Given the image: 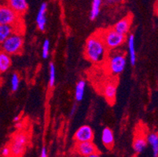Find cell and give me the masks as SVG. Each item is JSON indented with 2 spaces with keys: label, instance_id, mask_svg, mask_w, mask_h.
Returning <instances> with one entry per match:
<instances>
[{
  "label": "cell",
  "instance_id": "cell-14",
  "mask_svg": "<svg viewBox=\"0 0 158 157\" xmlns=\"http://www.w3.org/2000/svg\"><path fill=\"white\" fill-rule=\"evenodd\" d=\"M101 138L102 144L108 149H111L114 145V134L110 128L106 127L102 130Z\"/></svg>",
  "mask_w": 158,
  "mask_h": 157
},
{
  "label": "cell",
  "instance_id": "cell-11",
  "mask_svg": "<svg viewBox=\"0 0 158 157\" xmlns=\"http://www.w3.org/2000/svg\"><path fill=\"white\" fill-rule=\"evenodd\" d=\"M132 22V17L131 16H127V17H123L121 20L115 24L113 26V29L116 31L117 32L120 33L122 35H127V33L129 32L131 28V25Z\"/></svg>",
  "mask_w": 158,
  "mask_h": 157
},
{
  "label": "cell",
  "instance_id": "cell-15",
  "mask_svg": "<svg viewBox=\"0 0 158 157\" xmlns=\"http://www.w3.org/2000/svg\"><path fill=\"white\" fill-rule=\"evenodd\" d=\"M12 59L10 55L5 53L4 51H0V73L6 72L11 67Z\"/></svg>",
  "mask_w": 158,
  "mask_h": 157
},
{
  "label": "cell",
  "instance_id": "cell-4",
  "mask_svg": "<svg viewBox=\"0 0 158 157\" xmlns=\"http://www.w3.org/2000/svg\"><path fill=\"white\" fill-rule=\"evenodd\" d=\"M127 66V58L122 51H114L107 60V68L109 72L113 76H119L124 71Z\"/></svg>",
  "mask_w": 158,
  "mask_h": 157
},
{
  "label": "cell",
  "instance_id": "cell-9",
  "mask_svg": "<svg viewBox=\"0 0 158 157\" xmlns=\"http://www.w3.org/2000/svg\"><path fill=\"white\" fill-rule=\"evenodd\" d=\"M116 90H117V86L114 82H108L103 86V95L106 101L111 105H113L116 100Z\"/></svg>",
  "mask_w": 158,
  "mask_h": 157
},
{
  "label": "cell",
  "instance_id": "cell-28",
  "mask_svg": "<svg viewBox=\"0 0 158 157\" xmlns=\"http://www.w3.org/2000/svg\"><path fill=\"white\" fill-rule=\"evenodd\" d=\"M122 1V0H106V2L108 3H110V4H113V3H116V2H119Z\"/></svg>",
  "mask_w": 158,
  "mask_h": 157
},
{
  "label": "cell",
  "instance_id": "cell-18",
  "mask_svg": "<svg viewBox=\"0 0 158 157\" xmlns=\"http://www.w3.org/2000/svg\"><path fill=\"white\" fill-rule=\"evenodd\" d=\"M147 144L151 147L153 157H158V134L156 133H150L146 137Z\"/></svg>",
  "mask_w": 158,
  "mask_h": 157
},
{
  "label": "cell",
  "instance_id": "cell-21",
  "mask_svg": "<svg viewBox=\"0 0 158 157\" xmlns=\"http://www.w3.org/2000/svg\"><path fill=\"white\" fill-rule=\"evenodd\" d=\"M56 81V68L53 62L49 64V86L53 88L55 85Z\"/></svg>",
  "mask_w": 158,
  "mask_h": 157
},
{
  "label": "cell",
  "instance_id": "cell-20",
  "mask_svg": "<svg viewBox=\"0 0 158 157\" xmlns=\"http://www.w3.org/2000/svg\"><path fill=\"white\" fill-rule=\"evenodd\" d=\"M102 3V0H93L91 10L90 12V19L91 21H94L99 16L101 11V6Z\"/></svg>",
  "mask_w": 158,
  "mask_h": 157
},
{
  "label": "cell",
  "instance_id": "cell-30",
  "mask_svg": "<svg viewBox=\"0 0 158 157\" xmlns=\"http://www.w3.org/2000/svg\"><path fill=\"white\" fill-rule=\"evenodd\" d=\"M70 157H82V156H80V155H78L77 153H76V154H73V155H72Z\"/></svg>",
  "mask_w": 158,
  "mask_h": 157
},
{
  "label": "cell",
  "instance_id": "cell-17",
  "mask_svg": "<svg viewBox=\"0 0 158 157\" xmlns=\"http://www.w3.org/2000/svg\"><path fill=\"white\" fill-rule=\"evenodd\" d=\"M16 27L8 24H0V45L15 31H19Z\"/></svg>",
  "mask_w": 158,
  "mask_h": 157
},
{
  "label": "cell",
  "instance_id": "cell-23",
  "mask_svg": "<svg viewBox=\"0 0 158 157\" xmlns=\"http://www.w3.org/2000/svg\"><path fill=\"white\" fill-rule=\"evenodd\" d=\"M50 48H51V43L48 39H46L43 43L42 47V57L44 59H47L50 55Z\"/></svg>",
  "mask_w": 158,
  "mask_h": 157
},
{
  "label": "cell",
  "instance_id": "cell-24",
  "mask_svg": "<svg viewBox=\"0 0 158 157\" xmlns=\"http://www.w3.org/2000/svg\"><path fill=\"white\" fill-rule=\"evenodd\" d=\"M1 155L3 157H9L10 156V146H5L1 151Z\"/></svg>",
  "mask_w": 158,
  "mask_h": 157
},
{
  "label": "cell",
  "instance_id": "cell-10",
  "mask_svg": "<svg viewBox=\"0 0 158 157\" xmlns=\"http://www.w3.org/2000/svg\"><path fill=\"white\" fill-rule=\"evenodd\" d=\"M47 2H43L39 9L38 14H37L36 18H35V22H36L37 27L39 30L41 31H44L46 30V25H47Z\"/></svg>",
  "mask_w": 158,
  "mask_h": 157
},
{
  "label": "cell",
  "instance_id": "cell-13",
  "mask_svg": "<svg viewBox=\"0 0 158 157\" xmlns=\"http://www.w3.org/2000/svg\"><path fill=\"white\" fill-rule=\"evenodd\" d=\"M132 147L136 153H142L147 147V140L143 134H137L135 136Z\"/></svg>",
  "mask_w": 158,
  "mask_h": 157
},
{
  "label": "cell",
  "instance_id": "cell-26",
  "mask_svg": "<svg viewBox=\"0 0 158 157\" xmlns=\"http://www.w3.org/2000/svg\"><path fill=\"white\" fill-rule=\"evenodd\" d=\"M77 109V104H74V105H73V107H72L71 112H70V116H73V115L75 114V112H76Z\"/></svg>",
  "mask_w": 158,
  "mask_h": 157
},
{
  "label": "cell",
  "instance_id": "cell-6",
  "mask_svg": "<svg viewBox=\"0 0 158 157\" xmlns=\"http://www.w3.org/2000/svg\"><path fill=\"white\" fill-rule=\"evenodd\" d=\"M20 15L14 11L9 6L0 5V24H8L18 27L20 22Z\"/></svg>",
  "mask_w": 158,
  "mask_h": 157
},
{
  "label": "cell",
  "instance_id": "cell-22",
  "mask_svg": "<svg viewBox=\"0 0 158 157\" xmlns=\"http://www.w3.org/2000/svg\"><path fill=\"white\" fill-rule=\"evenodd\" d=\"M20 81H21V78L18 72L13 73L10 78V89L12 92L18 91L20 86Z\"/></svg>",
  "mask_w": 158,
  "mask_h": 157
},
{
  "label": "cell",
  "instance_id": "cell-16",
  "mask_svg": "<svg viewBox=\"0 0 158 157\" xmlns=\"http://www.w3.org/2000/svg\"><path fill=\"white\" fill-rule=\"evenodd\" d=\"M127 48H128L129 58H130V63L132 66L136 64V50L135 45V36L134 35L131 34L127 38Z\"/></svg>",
  "mask_w": 158,
  "mask_h": 157
},
{
  "label": "cell",
  "instance_id": "cell-25",
  "mask_svg": "<svg viewBox=\"0 0 158 157\" xmlns=\"http://www.w3.org/2000/svg\"><path fill=\"white\" fill-rule=\"evenodd\" d=\"M40 157H48L47 156V148L44 146L41 149V153H40Z\"/></svg>",
  "mask_w": 158,
  "mask_h": 157
},
{
  "label": "cell",
  "instance_id": "cell-2",
  "mask_svg": "<svg viewBox=\"0 0 158 157\" xmlns=\"http://www.w3.org/2000/svg\"><path fill=\"white\" fill-rule=\"evenodd\" d=\"M98 31L108 50H116L123 45L127 39L125 35L117 32L113 28Z\"/></svg>",
  "mask_w": 158,
  "mask_h": 157
},
{
  "label": "cell",
  "instance_id": "cell-19",
  "mask_svg": "<svg viewBox=\"0 0 158 157\" xmlns=\"http://www.w3.org/2000/svg\"><path fill=\"white\" fill-rule=\"evenodd\" d=\"M86 81L84 80H80L77 82L76 89H75V98L77 101H81L84 97V93H85L86 89Z\"/></svg>",
  "mask_w": 158,
  "mask_h": 157
},
{
  "label": "cell",
  "instance_id": "cell-5",
  "mask_svg": "<svg viewBox=\"0 0 158 157\" xmlns=\"http://www.w3.org/2000/svg\"><path fill=\"white\" fill-rule=\"evenodd\" d=\"M28 143V136L25 132L19 131L13 137L10 145V155L12 157H22L27 145Z\"/></svg>",
  "mask_w": 158,
  "mask_h": 157
},
{
  "label": "cell",
  "instance_id": "cell-1",
  "mask_svg": "<svg viewBox=\"0 0 158 157\" xmlns=\"http://www.w3.org/2000/svg\"><path fill=\"white\" fill-rule=\"evenodd\" d=\"M107 48L105 46L99 31L91 35L87 39L84 47L86 58L94 64H99L106 59Z\"/></svg>",
  "mask_w": 158,
  "mask_h": 157
},
{
  "label": "cell",
  "instance_id": "cell-29",
  "mask_svg": "<svg viewBox=\"0 0 158 157\" xmlns=\"http://www.w3.org/2000/svg\"><path fill=\"white\" fill-rule=\"evenodd\" d=\"M20 120H21V117H20V116H17L14 118V123H18V122H19Z\"/></svg>",
  "mask_w": 158,
  "mask_h": 157
},
{
  "label": "cell",
  "instance_id": "cell-3",
  "mask_svg": "<svg viewBox=\"0 0 158 157\" xmlns=\"http://www.w3.org/2000/svg\"><path fill=\"white\" fill-rule=\"evenodd\" d=\"M24 42L22 34L20 31H15L1 44V48L9 55H17L22 51Z\"/></svg>",
  "mask_w": 158,
  "mask_h": 157
},
{
  "label": "cell",
  "instance_id": "cell-7",
  "mask_svg": "<svg viewBox=\"0 0 158 157\" xmlns=\"http://www.w3.org/2000/svg\"><path fill=\"white\" fill-rule=\"evenodd\" d=\"M94 130L89 125H83L80 126L75 132L74 138L75 142H92L94 139Z\"/></svg>",
  "mask_w": 158,
  "mask_h": 157
},
{
  "label": "cell",
  "instance_id": "cell-27",
  "mask_svg": "<svg viewBox=\"0 0 158 157\" xmlns=\"http://www.w3.org/2000/svg\"><path fill=\"white\" fill-rule=\"evenodd\" d=\"M86 157H101L100 156V155H99V153L98 152H94V153H92V154H90V155H87V156H86Z\"/></svg>",
  "mask_w": 158,
  "mask_h": 157
},
{
  "label": "cell",
  "instance_id": "cell-8",
  "mask_svg": "<svg viewBox=\"0 0 158 157\" xmlns=\"http://www.w3.org/2000/svg\"><path fill=\"white\" fill-rule=\"evenodd\" d=\"M75 151L82 157H86L97 152V147L92 142H77L75 146Z\"/></svg>",
  "mask_w": 158,
  "mask_h": 157
},
{
  "label": "cell",
  "instance_id": "cell-12",
  "mask_svg": "<svg viewBox=\"0 0 158 157\" xmlns=\"http://www.w3.org/2000/svg\"><path fill=\"white\" fill-rule=\"evenodd\" d=\"M8 6L20 16H22L28 10V4L27 0H7Z\"/></svg>",
  "mask_w": 158,
  "mask_h": 157
}]
</instances>
